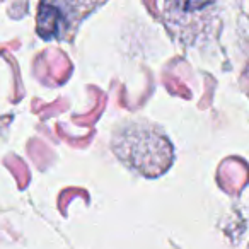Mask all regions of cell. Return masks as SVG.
I'll use <instances>...</instances> for the list:
<instances>
[{"label":"cell","instance_id":"obj_1","mask_svg":"<svg viewBox=\"0 0 249 249\" xmlns=\"http://www.w3.org/2000/svg\"><path fill=\"white\" fill-rule=\"evenodd\" d=\"M116 157L147 178H157L169 169L173 162V145L162 130L147 121L121 124L113 135Z\"/></svg>","mask_w":249,"mask_h":249},{"label":"cell","instance_id":"obj_2","mask_svg":"<svg viewBox=\"0 0 249 249\" xmlns=\"http://www.w3.org/2000/svg\"><path fill=\"white\" fill-rule=\"evenodd\" d=\"M70 4H48L43 2L38 9V33L45 39L63 38L70 21L65 19Z\"/></svg>","mask_w":249,"mask_h":249}]
</instances>
